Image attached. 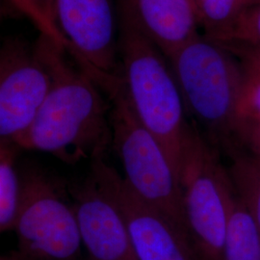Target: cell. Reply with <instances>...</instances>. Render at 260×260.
Returning <instances> with one entry per match:
<instances>
[{
  "label": "cell",
  "mask_w": 260,
  "mask_h": 260,
  "mask_svg": "<svg viewBox=\"0 0 260 260\" xmlns=\"http://www.w3.org/2000/svg\"><path fill=\"white\" fill-rule=\"evenodd\" d=\"M192 2H193V1H192Z\"/></svg>",
  "instance_id": "24"
},
{
  "label": "cell",
  "mask_w": 260,
  "mask_h": 260,
  "mask_svg": "<svg viewBox=\"0 0 260 260\" xmlns=\"http://www.w3.org/2000/svg\"><path fill=\"white\" fill-rule=\"evenodd\" d=\"M223 260H260L259 232L235 194L223 244Z\"/></svg>",
  "instance_id": "13"
},
{
  "label": "cell",
  "mask_w": 260,
  "mask_h": 260,
  "mask_svg": "<svg viewBox=\"0 0 260 260\" xmlns=\"http://www.w3.org/2000/svg\"><path fill=\"white\" fill-rule=\"evenodd\" d=\"M121 83L141 123L161 143L178 176L192 122L167 58L127 14L118 10Z\"/></svg>",
  "instance_id": "2"
},
{
  "label": "cell",
  "mask_w": 260,
  "mask_h": 260,
  "mask_svg": "<svg viewBox=\"0 0 260 260\" xmlns=\"http://www.w3.org/2000/svg\"><path fill=\"white\" fill-rule=\"evenodd\" d=\"M236 149H241L260 161V122L240 121L235 131Z\"/></svg>",
  "instance_id": "19"
},
{
  "label": "cell",
  "mask_w": 260,
  "mask_h": 260,
  "mask_svg": "<svg viewBox=\"0 0 260 260\" xmlns=\"http://www.w3.org/2000/svg\"><path fill=\"white\" fill-rule=\"evenodd\" d=\"M33 1L47 18L51 19L55 23L54 13H55V4L57 0H33Z\"/></svg>",
  "instance_id": "20"
},
{
  "label": "cell",
  "mask_w": 260,
  "mask_h": 260,
  "mask_svg": "<svg viewBox=\"0 0 260 260\" xmlns=\"http://www.w3.org/2000/svg\"><path fill=\"white\" fill-rule=\"evenodd\" d=\"M11 8L7 0H0V20L8 16Z\"/></svg>",
  "instance_id": "21"
},
{
  "label": "cell",
  "mask_w": 260,
  "mask_h": 260,
  "mask_svg": "<svg viewBox=\"0 0 260 260\" xmlns=\"http://www.w3.org/2000/svg\"><path fill=\"white\" fill-rule=\"evenodd\" d=\"M213 40L228 47L260 50V4L246 12L232 27Z\"/></svg>",
  "instance_id": "17"
},
{
  "label": "cell",
  "mask_w": 260,
  "mask_h": 260,
  "mask_svg": "<svg viewBox=\"0 0 260 260\" xmlns=\"http://www.w3.org/2000/svg\"><path fill=\"white\" fill-rule=\"evenodd\" d=\"M0 260H5V257H2V256H0Z\"/></svg>",
  "instance_id": "23"
},
{
  "label": "cell",
  "mask_w": 260,
  "mask_h": 260,
  "mask_svg": "<svg viewBox=\"0 0 260 260\" xmlns=\"http://www.w3.org/2000/svg\"><path fill=\"white\" fill-rule=\"evenodd\" d=\"M106 96L110 103L111 144L124 180L140 199L186 231L179 179L166 150L136 117L121 80Z\"/></svg>",
  "instance_id": "5"
},
{
  "label": "cell",
  "mask_w": 260,
  "mask_h": 260,
  "mask_svg": "<svg viewBox=\"0 0 260 260\" xmlns=\"http://www.w3.org/2000/svg\"><path fill=\"white\" fill-rule=\"evenodd\" d=\"M7 2L13 9L19 12L20 15L24 16L33 23L40 32V35L48 38L67 50L69 49V45L57 25L47 18L33 0H7Z\"/></svg>",
  "instance_id": "18"
},
{
  "label": "cell",
  "mask_w": 260,
  "mask_h": 260,
  "mask_svg": "<svg viewBox=\"0 0 260 260\" xmlns=\"http://www.w3.org/2000/svg\"><path fill=\"white\" fill-rule=\"evenodd\" d=\"M167 58L200 34L192 0H116Z\"/></svg>",
  "instance_id": "11"
},
{
  "label": "cell",
  "mask_w": 260,
  "mask_h": 260,
  "mask_svg": "<svg viewBox=\"0 0 260 260\" xmlns=\"http://www.w3.org/2000/svg\"><path fill=\"white\" fill-rule=\"evenodd\" d=\"M50 83V70L37 43L28 46L10 40L0 45V143L16 148L35 120Z\"/></svg>",
  "instance_id": "9"
},
{
  "label": "cell",
  "mask_w": 260,
  "mask_h": 260,
  "mask_svg": "<svg viewBox=\"0 0 260 260\" xmlns=\"http://www.w3.org/2000/svg\"><path fill=\"white\" fill-rule=\"evenodd\" d=\"M178 179L186 231L201 260H223L233 189L219 150L192 123Z\"/></svg>",
  "instance_id": "4"
},
{
  "label": "cell",
  "mask_w": 260,
  "mask_h": 260,
  "mask_svg": "<svg viewBox=\"0 0 260 260\" xmlns=\"http://www.w3.org/2000/svg\"><path fill=\"white\" fill-rule=\"evenodd\" d=\"M226 47L239 58L243 70L237 123L240 121L260 122V56L247 48Z\"/></svg>",
  "instance_id": "15"
},
{
  "label": "cell",
  "mask_w": 260,
  "mask_h": 260,
  "mask_svg": "<svg viewBox=\"0 0 260 260\" xmlns=\"http://www.w3.org/2000/svg\"><path fill=\"white\" fill-rule=\"evenodd\" d=\"M56 25L69 54L103 93L121 81L116 0H57Z\"/></svg>",
  "instance_id": "7"
},
{
  "label": "cell",
  "mask_w": 260,
  "mask_h": 260,
  "mask_svg": "<svg viewBox=\"0 0 260 260\" xmlns=\"http://www.w3.org/2000/svg\"><path fill=\"white\" fill-rule=\"evenodd\" d=\"M226 172L234 194L250 214L260 233V161L241 149L228 153Z\"/></svg>",
  "instance_id": "12"
},
{
  "label": "cell",
  "mask_w": 260,
  "mask_h": 260,
  "mask_svg": "<svg viewBox=\"0 0 260 260\" xmlns=\"http://www.w3.org/2000/svg\"><path fill=\"white\" fill-rule=\"evenodd\" d=\"M19 172L16 148L0 143V236L13 231L19 204Z\"/></svg>",
  "instance_id": "16"
},
{
  "label": "cell",
  "mask_w": 260,
  "mask_h": 260,
  "mask_svg": "<svg viewBox=\"0 0 260 260\" xmlns=\"http://www.w3.org/2000/svg\"><path fill=\"white\" fill-rule=\"evenodd\" d=\"M51 83L35 120L16 148L46 152L75 163L103 158L111 144L110 103L80 67L69 62L67 49L40 35Z\"/></svg>",
  "instance_id": "1"
},
{
  "label": "cell",
  "mask_w": 260,
  "mask_h": 260,
  "mask_svg": "<svg viewBox=\"0 0 260 260\" xmlns=\"http://www.w3.org/2000/svg\"><path fill=\"white\" fill-rule=\"evenodd\" d=\"M91 176L120 209L138 260H201L185 230L140 199L103 158L93 160Z\"/></svg>",
  "instance_id": "8"
},
{
  "label": "cell",
  "mask_w": 260,
  "mask_h": 260,
  "mask_svg": "<svg viewBox=\"0 0 260 260\" xmlns=\"http://www.w3.org/2000/svg\"><path fill=\"white\" fill-rule=\"evenodd\" d=\"M188 118L218 150L236 148L243 70L239 58L202 33L167 57Z\"/></svg>",
  "instance_id": "3"
},
{
  "label": "cell",
  "mask_w": 260,
  "mask_h": 260,
  "mask_svg": "<svg viewBox=\"0 0 260 260\" xmlns=\"http://www.w3.org/2000/svg\"><path fill=\"white\" fill-rule=\"evenodd\" d=\"M73 204L87 260H138L120 209L92 176Z\"/></svg>",
  "instance_id": "10"
},
{
  "label": "cell",
  "mask_w": 260,
  "mask_h": 260,
  "mask_svg": "<svg viewBox=\"0 0 260 260\" xmlns=\"http://www.w3.org/2000/svg\"><path fill=\"white\" fill-rule=\"evenodd\" d=\"M13 231L15 260H79L82 240L74 204L53 177L37 168L19 173V204Z\"/></svg>",
  "instance_id": "6"
},
{
  "label": "cell",
  "mask_w": 260,
  "mask_h": 260,
  "mask_svg": "<svg viewBox=\"0 0 260 260\" xmlns=\"http://www.w3.org/2000/svg\"><path fill=\"white\" fill-rule=\"evenodd\" d=\"M199 27L203 35L216 39L232 27L260 0H192Z\"/></svg>",
  "instance_id": "14"
},
{
  "label": "cell",
  "mask_w": 260,
  "mask_h": 260,
  "mask_svg": "<svg viewBox=\"0 0 260 260\" xmlns=\"http://www.w3.org/2000/svg\"><path fill=\"white\" fill-rule=\"evenodd\" d=\"M241 48H246V47H241ZM247 49H250V50H251V51H253V52H255V53H257L258 55L260 56V50H258V49H251V48H247Z\"/></svg>",
  "instance_id": "22"
}]
</instances>
